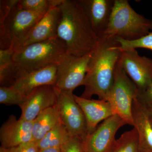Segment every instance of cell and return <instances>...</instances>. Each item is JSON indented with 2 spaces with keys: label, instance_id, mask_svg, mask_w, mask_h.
I'll list each match as a JSON object with an SVG mask.
<instances>
[{
  "label": "cell",
  "instance_id": "1",
  "mask_svg": "<svg viewBox=\"0 0 152 152\" xmlns=\"http://www.w3.org/2000/svg\"><path fill=\"white\" fill-rule=\"evenodd\" d=\"M121 53L115 38L102 36L92 51L83 86L82 97L91 99L96 95L107 101L113 83L116 66Z\"/></svg>",
  "mask_w": 152,
  "mask_h": 152
},
{
  "label": "cell",
  "instance_id": "2",
  "mask_svg": "<svg viewBox=\"0 0 152 152\" xmlns=\"http://www.w3.org/2000/svg\"><path fill=\"white\" fill-rule=\"evenodd\" d=\"M58 7L61 15L57 37L64 43L67 52L82 57L92 51L99 38L78 1L64 0Z\"/></svg>",
  "mask_w": 152,
  "mask_h": 152
},
{
  "label": "cell",
  "instance_id": "3",
  "mask_svg": "<svg viewBox=\"0 0 152 152\" xmlns=\"http://www.w3.org/2000/svg\"><path fill=\"white\" fill-rule=\"evenodd\" d=\"M67 53L58 37L21 47L15 51L13 63L0 74L1 86L10 87L25 74L52 65H58Z\"/></svg>",
  "mask_w": 152,
  "mask_h": 152
},
{
  "label": "cell",
  "instance_id": "4",
  "mask_svg": "<svg viewBox=\"0 0 152 152\" xmlns=\"http://www.w3.org/2000/svg\"><path fill=\"white\" fill-rule=\"evenodd\" d=\"M151 28V20L138 13L129 1L115 0L108 24L102 36L134 41L147 35Z\"/></svg>",
  "mask_w": 152,
  "mask_h": 152
},
{
  "label": "cell",
  "instance_id": "5",
  "mask_svg": "<svg viewBox=\"0 0 152 152\" xmlns=\"http://www.w3.org/2000/svg\"><path fill=\"white\" fill-rule=\"evenodd\" d=\"M44 15L17 5L0 24V49L12 48L15 51L22 47L30 30Z\"/></svg>",
  "mask_w": 152,
  "mask_h": 152
},
{
  "label": "cell",
  "instance_id": "6",
  "mask_svg": "<svg viewBox=\"0 0 152 152\" xmlns=\"http://www.w3.org/2000/svg\"><path fill=\"white\" fill-rule=\"evenodd\" d=\"M135 84L124 69L117 63L113 83L107 98L114 115H117L127 124L133 126L132 104L137 94Z\"/></svg>",
  "mask_w": 152,
  "mask_h": 152
},
{
  "label": "cell",
  "instance_id": "7",
  "mask_svg": "<svg viewBox=\"0 0 152 152\" xmlns=\"http://www.w3.org/2000/svg\"><path fill=\"white\" fill-rule=\"evenodd\" d=\"M92 51L82 57L67 53L57 65L55 87L61 92H73L83 86Z\"/></svg>",
  "mask_w": 152,
  "mask_h": 152
},
{
  "label": "cell",
  "instance_id": "8",
  "mask_svg": "<svg viewBox=\"0 0 152 152\" xmlns=\"http://www.w3.org/2000/svg\"><path fill=\"white\" fill-rule=\"evenodd\" d=\"M56 106L69 135L78 137L84 141L88 136L86 121L73 93L59 91Z\"/></svg>",
  "mask_w": 152,
  "mask_h": 152
},
{
  "label": "cell",
  "instance_id": "9",
  "mask_svg": "<svg viewBox=\"0 0 152 152\" xmlns=\"http://www.w3.org/2000/svg\"><path fill=\"white\" fill-rule=\"evenodd\" d=\"M118 63L135 84L138 91L152 84V59L139 55L137 49L121 50Z\"/></svg>",
  "mask_w": 152,
  "mask_h": 152
},
{
  "label": "cell",
  "instance_id": "10",
  "mask_svg": "<svg viewBox=\"0 0 152 152\" xmlns=\"http://www.w3.org/2000/svg\"><path fill=\"white\" fill-rule=\"evenodd\" d=\"M126 124L117 115L105 120L84 141L85 152H110L116 140L117 132Z\"/></svg>",
  "mask_w": 152,
  "mask_h": 152
},
{
  "label": "cell",
  "instance_id": "11",
  "mask_svg": "<svg viewBox=\"0 0 152 152\" xmlns=\"http://www.w3.org/2000/svg\"><path fill=\"white\" fill-rule=\"evenodd\" d=\"M58 93L53 86H42L34 90L20 107L21 110L20 118L34 121L42 112L56 105Z\"/></svg>",
  "mask_w": 152,
  "mask_h": 152
},
{
  "label": "cell",
  "instance_id": "12",
  "mask_svg": "<svg viewBox=\"0 0 152 152\" xmlns=\"http://www.w3.org/2000/svg\"><path fill=\"white\" fill-rule=\"evenodd\" d=\"M33 121L11 115L0 129L1 146L7 148L17 146L23 143L33 141Z\"/></svg>",
  "mask_w": 152,
  "mask_h": 152
},
{
  "label": "cell",
  "instance_id": "13",
  "mask_svg": "<svg viewBox=\"0 0 152 152\" xmlns=\"http://www.w3.org/2000/svg\"><path fill=\"white\" fill-rule=\"evenodd\" d=\"M57 65H52L25 74L17 79L10 87L27 96L38 87L55 86Z\"/></svg>",
  "mask_w": 152,
  "mask_h": 152
},
{
  "label": "cell",
  "instance_id": "14",
  "mask_svg": "<svg viewBox=\"0 0 152 152\" xmlns=\"http://www.w3.org/2000/svg\"><path fill=\"white\" fill-rule=\"evenodd\" d=\"M98 38L103 34L108 24L115 0H78Z\"/></svg>",
  "mask_w": 152,
  "mask_h": 152
},
{
  "label": "cell",
  "instance_id": "15",
  "mask_svg": "<svg viewBox=\"0 0 152 152\" xmlns=\"http://www.w3.org/2000/svg\"><path fill=\"white\" fill-rule=\"evenodd\" d=\"M86 121L88 135L96 129L98 124L114 115L110 104L104 100L87 99L74 95Z\"/></svg>",
  "mask_w": 152,
  "mask_h": 152
},
{
  "label": "cell",
  "instance_id": "16",
  "mask_svg": "<svg viewBox=\"0 0 152 152\" xmlns=\"http://www.w3.org/2000/svg\"><path fill=\"white\" fill-rule=\"evenodd\" d=\"M60 15L58 7L51 8L30 30L22 47L57 37Z\"/></svg>",
  "mask_w": 152,
  "mask_h": 152
},
{
  "label": "cell",
  "instance_id": "17",
  "mask_svg": "<svg viewBox=\"0 0 152 152\" xmlns=\"http://www.w3.org/2000/svg\"><path fill=\"white\" fill-rule=\"evenodd\" d=\"M133 126L138 137L141 151L152 152V125L146 110L135 98L132 104Z\"/></svg>",
  "mask_w": 152,
  "mask_h": 152
},
{
  "label": "cell",
  "instance_id": "18",
  "mask_svg": "<svg viewBox=\"0 0 152 152\" xmlns=\"http://www.w3.org/2000/svg\"><path fill=\"white\" fill-rule=\"evenodd\" d=\"M62 124L56 105L42 112L33 121V141L37 142L60 124Z\"/></svg>",
  "mask_w": 152,
  "mask_h": 152
},
{
  "label": "cell",
  "instance_id": "19",
  "mask_svg": "<svg viewBox=\"0 0 152 152\" xmlns=\"http://www.w3.org/2000/svg\"><path fill=\"white\" fill-rule=\"evenodd\" d=\"M70 136L62 124L48 132L43 137L37 142L39 149L48 148H60L67 141Z\"/></svg>",
  "mask_w": 152,
  "mask_h": 152
},
{
  "label": "cell",
  "instance_id": "20",
  "mask_svg": "<svg viewBox=\"0 0 152 152\" xmlns=\"http://www.w3.org/2000/svg\"><path fill=\"white\" fill-rule=\"evenodd\" d=\"M110 152H141L135 129L123 133L116 140Z\"/></svg>",
  "mask_w": 152,
  "mask_h": 152
},
{
  "label": "cell",
  "instance_id": "21",
  "mask_svg": "<svg viewBox=\"0 0 152 152\" xmlns=\"http://www.w3.org/2000/svg\"><path fill=\"white\" fill-rule=\"evenodd\" d=\"M27 96L10 87H0V103L6 105H16L20 107Z\"/></svg>",
  "mask_w": 152,
  "mask_h": 152
},
{
  "label": "cell",
  "instance_id": "22",
  "mask_svg": "<svg viewBox=\"0 0 152 152\" xmlns=\"http://www.w3.org/2000/svg\"><path fill=\"white\" fill-rule=\"evenodd\" d=\"M151 30L152 31L147 35L136 40H126L120 38H116V39L121 50L144 48L152 50V20Z\"/></svg>",
  "mask_w": 152,
  "mask_h": 152
},
{
  "label": "cell",
  "instance_id": "23",
  "mask_svg": "<svg viewBox=\"0 0 152 152\" xmlns=\"http://www.w3.org/2000/svg\"><path fill=\"white\" fill-rule=\"evenodd\" d=\"M18 5L22 9L42 15L52 8L50 0H20Z\"/></svg>",
  "mask_w": 152,
  "mask_h": 152
},
{
  "label": "cell",
  "instance_id": "24",
  "mask_svg": "<svg viewBox=\"0 0 152 152\" xmlns=\"http://www.w3.org/2000/svg\"><path fill=\"white\" fill-rule=\"evenodd\" d=\"M61 149V152H85L84 140L78 137L70 136Z\"/></svg>",
  "mask_w": 152,
  "mask_h": 152
},
{
  "label": "cell",
  "instance_id": "25",
  "mask_svg": "<svg viewBox=\"0 0 152 152\" xmlns=\"http://www.w3.org/2000/svg\"><path fill=\"white\" fill-rule=\"evenodd\" d=\"M136 99L145 108L152 109V84L145 89L138 91Z\"/></svg>",
  "mask_w": 152,
  "mask_h": 152
},
{
  "label": "cell",
  "instance_id": "26",
  "mask_svg": "<svg viewBox=\"0 0 152 152\" xmlns=\"http://www.w3.org/2000/svg\"><path fill=\"white\" fill-rule=\"evenodd\" d=\"M20 0L0 1V24L2 23L18 4Z\"/></svg>",
  "mask_w": 152,
  "mask_h": 152
},
{
  "label": "cell",
  "instance_id": "27",
  "mask_svg": "<svg viewBox=\"0 0 152 152\" xmlns=\"http://www.w3.org/2000/svg\"><path fill=\"white\" fill-rule=\"evenodd\" d=\"M15 50L12 48L0 49V74L3 72L13 63Z\"/></svg>",
  "mask_w": 152,
  "mask_h": 152
},
{
  "label": "cell",
  "instance_id": "28",
  "mask_svg": "<svg viewBox=\"0 0 152 152\" xmlns=\"http://www.w3.org/2000/svg\"><path fill=\"white\" fill-rule=\"evenodd\" d=\"M39 150L37 142L34 141L23 143L8 149L9 152H39Z\"/></svg>",
  "mask_w": 152,
  "mask_h": 152
},
{
  "label": "cell",
  "instance_id": "29",
  "mask_svg": "<svg viewBox=\"0 0 152 152\" xmlns=\"http://www.w3.org/2000/svg\"><path fill=\"white\" fill-rule=\"evenodd\" d=\"M39 152H61L60 148H48L40 149Z\"/></svg>",
  "mask_w": 152,
  "mask_h": 152
},
{
  "label": "cell",
  "instance_id": "30",
  "mask_svg": "<svg viewBox=\"0 0 152 152\" xmlns=\"http://www.w3.org/2000/svg\"><path fill=\"white\" fill-rule=\"evenodd\" d=\"M145 109L146 110L147 113H148V116L149 118L150 121H151V123L152 125V109Z\"/></svg>",
  "mask_w": 152,
  "mask_h": 152
},
{
  "label": "cell",
  "instance_id": "31",
  "mask_svg": "<svg viewBox=\"0 0 152 152\" xmlns=\"http://www.w3.org/2000/svg\"><path fill=\"white\" fill-rule=\"evenodd\" d=\"M0 152H9L8 149L1 146L0 147Z\"/></svg>",
  "mask_w": 152,
  "mask_h": 152
},
{
  "label": "cell",
  "instance_id": "32",
  "mask_svg": "<svg viewBox=\"0 0 152 152\" xmlns=\"http://www.w3.org/2000/svg\"><path fill=\"white\" fill-rule=\"evenodd\" d=\"M141 152H142L141 151Z\"/></svg>",
  "mask_w": 152,
  "mask_h": 152
}]
</instances>
